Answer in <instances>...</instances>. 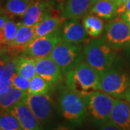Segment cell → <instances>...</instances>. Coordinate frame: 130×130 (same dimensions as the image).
<instances>
[{"label":"cell","mask_w":130,"mask_h":130,"mask_svg":"<svg viewBox=\"0 0 130 130\" xmlns=\"http://www.w3.org/2000/svg\"><path fill=\"white\" fill-rule=\"evenodd\" d=\"M62 41L61 30L47 36L36 38L26 47L22 55L33 59L49 56L55 47Z\"/></svg>","instance_id":"obj_8"},{"label":"cell","mask_w":130,"mask_h":130,"mask_svg":"<svg viewBox=\"0 0 130 130\" xmlns=\"http://www.w3.org/2000/svg\"><path fill=\"white\" fill-rule=\"evenodd\" d=\"M51 90L50 85L39 75L36 74L30 80L29 94H48Z\"/></svg>","instance_id":"obj_26"},{"label":"cell","mask_w":130,"mask_h":130,"mask_svg":"<svg viewBox=\"0 0 130 130\" xmlns=\"http://www.w3.org/2000/svg\"><path fill=\"white\" fill-rule=\"evenodd\" d=\"M53 130H74L73 129L71 126L67 125H64V124H61L56 126V128H54Z\"/></svg>","instance_id":"obj_30"},{"label":"cell","mask_w":130,"mask_h":130,"mask_svg":"<svg viewBox=\"0 0 130 130\" xmlns=\"http://www.w3.org/2000/svg\"><path fill=\"white\" fill-rule=\"evenodd\" d=\"M22 101L28 106L42 124L48 123L54 115V102L48 94L27 93Z\"/></svg>","instance_id":"obj_9"},{"label":"cell","mask_w":130,"mask_h":130,"mask_svg":"<svg viewBox=\"0 0 130 130\" xmlns=\"http://www.w3.org/2000/svg\"><path fill=\"white\" fill-rule=\"evenodd\" d=\"M98 130H122L118 126H116V124H114L113 122L108 121L106 123L103 124L101 126H99Z\"/></svg>","instance_id":"obj_29"},{"label":"cell","mask_w":130,"mask_h":130,"mask_svg":"<svg viewBox=\"0 0 130 130\" xmlns=\"http://www.w3.org/2000/svg\"><path fill=\"white\" fill-rule=\"evenodd\" d=\"M101 91L114 98H124L130 85L125 72L112 67L100 74Z\"/></svg>","instance_id":"obj_6"},{"label":"cell","mask_w":130,"mask_h":130,"mask_svg":"<svg viewBox=\"0 0 130 130\" xmlns=\"http://www.w3.org/2000/svg\"><path fill=\"white\" fill-rule=\"evenodd\" d=\"M0 130H23L17 117L9 111H1Z\"/></svg>","instance_id":"obj_25"},{"label":"cell","mask_w":130,"mask_h":130,"mask_svg":"<svg viewBox=\"0 0 130 130\" xmlns=\"http://www.w3.org/2000/svg\"><path fill=\"white\" fill-rule=\"evenodd\" d=\"M92 6L91 0H67L60 17L65 20H79L88 14Z\"/></svg>","instance_id":"obj_16"},{"label":"cell","mask_w":130,"mask_h":130,"mask_svg":"<svg viewBox=\"0 0 130 130\" xmlns=\"http://www.w3.org/2000/svg\"><path fill=\"white\" fill-rule=\"evenodd\" d=\"M61 36L63 41L74 44H80L88 38V34L78 20H66L61 29Z\"/></svg>","instance_id":"obj_13"},{"label":"cell","mask_w":130,"mask_h":130,"mask_svg":"<svg viewBox=\"0 0 130 130\" xmlns=\"http://www.w3.org/2000/svg\"><path fill=\"white\" fill-rule=\"evenodd\" d=\"M110 121L122 130H130V103L126 101L115 98Z\"/></svg>","instance_id":"obj_15"},{"label":"cell","mask_w":130,"mask_h":130,"mask_svg":"<svg viewBox=\"0 0 130 130\" xmlns=\"http://www.w3.org/2000/svg\"><path fill=\"white\" fill-rule=\"evenodd\" d=\"M1 1H2V0H1Z\"/></svg>","instance_id":"obj_36"},{"label":"cell","mask_w":130,"mask_h":130,"mask_svg":"<svg viewBox=\"0 0 130 130\" xmlns=\"http://www.w3.org/2000/svg\"><path fill=\"white\" fill-rule=\"evenodd\" d=\"M121 19H123L125 22H126L127 23L130 25V11L129 12H127L124 14H122L121 17Z\"/></svg>","instance_id":"obj_31"},{"label":"cell","mask_w":130,"mask_h":130,"mask_svg":"<svg viewBox=\"0 0 130 130\" xmlns=\"http://www.w3.org/2000/svg\"><path fill=\"white\" fill-rule=\"evenodd\" d=\"M9 111L17 117L23 130H43L41 123L23 101L17 103Z\"/></svg>","instance_id":"obj_14"},{"label":"cell","mask_w":130,"mask_h":130,"mask_svg":"<svg viewBox=\"0 0 130 130\" xmlns=\"http://www.w3.org/2000/svg\"><path fill=\"white\" fill-rule=\"evenodd\" d=\"M18 25L9 17L5 24L4 28L0 31V42L3 48L9 46L14 41L18 32Z\"/></svg>","instance_id":"obj_24"},{"label":"cell","mask_w":130,"mask_h":130,"mask_svg":"<svg viewBox=\"0 0 130 130\" xmlns=\"http://www.w3.org/2000/svg\"><path fill=\"white\" fill-rule=\"evenodd\" d=\"M119 5L115 0H103L92 6L90 12L104 20H113L117 17Z\"/></svg>","instance_id":"obj_18"},{"label":"cell","mask_w":130,"mask_h":130,"mask_svg":"<svg viewBox=\"0 0 130 130\" xmlns=\"http://www.w3.org/2000/svg\"><path fill=\"white\" fill-rule=\"evenodd\" d=\"M62 1H64V0H57V2H61Z\"/></svg>","instance_id":"obj_35"},{"label":"cell","mask_w":130,"mask_h":130,"mask_svg":"<svg viewBox=\"0 0 130 130\" xmlns=\"http://www.w3.org/2000/svg\"><path fill=\"white\" fill-rule=\"evenodd\" d=\"M61 113L72 124H83L88 118V112L83 98L67 86H61L58 95Z\"/></svg>","instance_id":"obj_3"},{"label":"cell","mask_w":130,"mask_h":130,"mask_svg":"<svg viewBox=\"0 0 130 130\" xmlns=\"http://www.w3.org/2000/svg\"><path fill=\"white\" fill-rule=\"evenodd\" d=\"M100 1H103V0H91L93 5H94V4H95L96 2H100Z\"/></svg>","instance_id":"obj_34"},{"label":"cell","mask_w":130,"mask_h":130,"mask_svg":"<svg viewBox=\"0 0 130 130\" xmlns=\"http://www.w3.org/2000/svg\"><path fill=\"white\" fill-rule=\"evenodd\" d=\"M130 11V0L127 1L124 5L119 6L117 9V16L121 17L122 14H124L127 12Z\"/></svg>","instance_id":"obj_28"},{"label":"cell","mask_w":130,"mask_h":130,"mask_svg":"<svg viewBox=\"0 0 130 130\" xmlns=\"http://www.w3.org/2000/svg\"><path fill=\"white\" fill-rule=\"evenodd\" d=\"M12 87L28 93L30 87V79H26L15 72L12 77Z\"/></svg>","instance_id":"obj_27"},{"label":"cell","mask_w":130,"mask_h":130,"mask_svg":"<svg viewBox=\"0 0 130 130\" xmlns=\"http://www.w3.org/2000/svg\"><path fill=\"white\" fill-rule=\"evenodd\" d=\"M116 49L103 38H93L84 48V59L100 75L113 67Z\"/></svg>","instance_id":"obj_2"},{"label":"cell","mask_w":130,"mask_h":130,"mask_svg":"<svg viewBox=\"0 0 130 130\" xmlns=\"http://www.w3.org/2000/svg\"><path fill=\"white\" fill-rule=\"evenodd\" d=\"M36 74L45 79L51 89L60 85L62 83L63 73L50 56L36 59Z\"/></svg>","instance_id":"obj_10"},{"label":"cell","mask_w":130,"mask_h":130,"mask_svg":"<svg viewBox=\"0 0 130 130\" xmlns=\"http://www.w3.org/2000/svg\"><path fill=\"white\" fill-rule=\"evenodd\" d=\"M26 94V92L12 87L7 93L0 96L1 111H9L17 103L22 101Z\"/></svg>","instance_id":"obj_23"},{"label":"cell","mask_w":130,"mask_h":130,"mask_svg":"<svg viewBox=\"0 0 130 130\" xmlns=\"http://www.w3.org/2000/svg\"><path fill=\"white\" fill-rule=\"evenodd\" d=\"M18 32L14 41L9 46L5 47L8 55L15 56L19 54H22L25 50L26 47L30 44V43L36 38V27L35 26H28L21 23H18Z\"/></svg>","instance_id":"obj_11"},{"label":"cell","mask_w":130,"mask_h":130,"mask_svg":"<svg viewBox=\"0 0 130 130\" xmlns=\"http://www.w3.org/2000/svg\"><path fill=\"white\" fill-rule=\"evenodd\" d=\"M52 8L50 3L45 0H36L22 17V23L28 26H35L50 17Z\"/></svg>","instance_id":"obj_12"},{"label":"cell","mask_w":130,"mask_h":130,"mask_svg":"<svg viewBox=\"0 0 130 130\" xmlns=\"http://www.w3.org/2000/svg\"><path fill=\"white\" fill-rule=\"evenodd\" d=\"M116 2V3L118 4L119 6H120V5H124L125 2H126L127 1H129V0H115Z\"/></svg>","instance_id":"obj_33"},{"label":"cell","mask_w":130,"mask_h":130,"mask_svg":"<svg viewBox=\"0 0 130 130\" xmlns=\"http://www.w3.org/2000/svg\"><path fill=\"white\" fill-rule=\"evenodd\" d=\"M103 38L116 49L130 46V25L121 18L108 22L105 25Z\"/></svg>","instance_id":"obj_7"},{"label":"cell","mask_w":130,"mask_h":130,"mask_svg":"<svg viewBox=\"0 0 130 130\" xmlns=\"http://www.w3.org/2000/svg\"><path fill=\"white\" fill-rule=\"evenodd\" d=\"M88 117L95 126H101L110 120L115 98L102 91L84 96Z\"/></svg>","instance_id":"obj_4"},{"label":"cell","mask_w":130,"mask_h":130,"mask_svg":"<svg viewBox=\"0 0 130 130\" xmlns=\"http://www.w3.org/2000/svg\"><path fill=\"white\" fill-rule=\"evenodd\" d=\"M36 0H7L5 12L9 17H23Z\"/></svg>","instance_id":"obj_22"},{"label":"cell","mask_w":130,"mask_h":130,"mask_svg":"<svg viewBox=\"0 0 130 130\" xmlns=\"http://www.w3.org/2000/svg\"><path fill=\"white\" fill-rule=\"evenodd\" d=\"M49 56L60 67L63 74H66L83 61L84 49L80 44L62 41L55 47Z\"/></svg>","instance_id":"obj_5"},{"label":"cell","mask_w":130,"mask_h":130,"mask_svg":"<svg viewBox=\"0 0 130 130\" xmlns=\"http://www.w3.org/2000/svg\"><path fill=\"white\" fill-rule=\"evenodd\" d=\"M66 20L58 16H50L43 20L36 27V38L41 37L60 30Z\"/></svg>","instance_id":"obj_19"},{"label":"cell","mask_w":130,"mask_h":130,"mask_svg":"<svg viewBox=\"0 0 130 130\" xmlns=\"http://www.w3.org/2000/svg\"><path fill=\"white\" fill-rule=\"evenodd\" d=\"M15 72V58L9 59L7 56H2L0 73V95L7 93L12 87V77Z\"/></svg>","instance_id":"obj_17"},{"label":"cell","mask_w":130,"mask_h":130,"mask_svg":"<svg viewBox=\"0 0 130 130\" xmlns=\"http://www.w3.org/2000/svg\"><path fill=\"white\" fill-rule=\"evenodd\" d=\"M16 73L28 79H32L36 74V59L22 56L15 58Z\"/></svg>","instance_id":"obj_20"},{"label":"cell","mask_w":130,"mask_h":130,"mask_svg":"<svg viewBox=\"0 0 130 130\" xmlns=\"http://www.w3.org/2000/svg\"><path fill=\"white\" fill-rule=\"evenodd\" d=\"M66 85L82 97L101 91L100 75L85 61L65 74Z\"/></svg>","instance_id":"obj_1"},{"label":"cell","mask_w":130,"mask_h":130,"mask_svg":"<svg viewBox=\"0 0 130 130\" xmlns=\"http://www.w3.org/2000/svg\"><path fill=\"white\" fill-rule=\"evenodd\" d=\"M124 99H125L126 101H128L130 103V85L129 88L127 90V91L126 92L125 95H124Z\"/></svg>","instance_id":"obj_32"},{"label":"cell","mask_w":130,"mask_h":130,"mask_svg":"<svg viewBox=\"0 0 130 130\" xmlns=\"http://www.w3.org/2000/svg\"><path fill=\"white\" fill-rule=\"evenodd\" d=\"M82 23L90 37L97 38L104 32L103 20L95 14H86L83 18Z\"/></svg>","instance_id":"obj_21"}]
</instances>
